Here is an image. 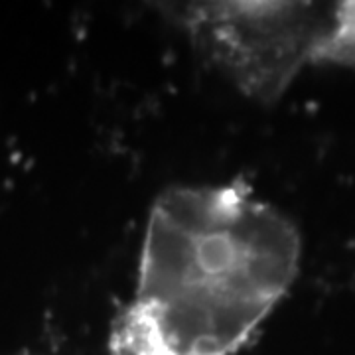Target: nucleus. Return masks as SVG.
<instances>
[{"label": "nucleus", "instance_id": "obj_1", "mask_svg": "<svg viewBox=\"0 0 355 355\" xmlns=\"http://www.w3.org/2000/svg\"><path fill=\"white\" fill-rule=\"evenodd\" d=\"M298 229L239 184L178 186L154 203L137 298L176 355H235L291 291Z\"/></svg>", "mask_w": 355, "mask_h": 355}, {"label": "nucleus", "instance_id": "obj_2", "mask_svg": "<svg viewBox=\"0 0 355 355\" xmlns=\"http://www.w3.org/2000/svg\"><path fill=\"white\" fill-rule=\"evenodd\" d=\"M176 12L198 50L261 101L306 64L345 65L347 2H190Z\"/></svg>", "mask_w": 355, "mask_h": 355}, {"label": "nucleus", "instance_id": "obj_3", "mask_svg": "<svg viewBox=\"0 0 355 355\" xmlns=\"http://www.w3.org/2000/svg\"><path fill=\"white\" fill-rule=\"evenodd\" d=\"M109 349L111 355H176L150 318L135 304L114 320Z\"/></svg>", "mask_w": 355, "mask_h": 355}]
</instances>
